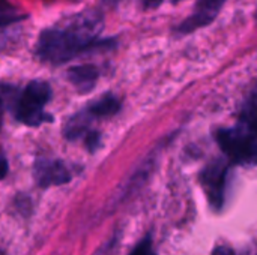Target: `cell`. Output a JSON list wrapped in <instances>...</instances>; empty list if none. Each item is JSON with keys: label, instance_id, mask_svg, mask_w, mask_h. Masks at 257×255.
I'll return each mask as SVG.
<instances>
[{"label": "cell", "instance_id": "cell-1", "mask_svg": "<svg viewBox=\"0 0 257 255\" xmlns=\"http://www.w3.org/2000/svg\"><path fill=\"white\" fill-rule=\"evenodd\" d=\"M104 26L96 11H84L69 17L62 26L41 33L36 53L44 62L63 63L93 47Z\"/></svg>", "mask_w": 257, "mask_h": 255}, {"label": "cell", "instance_id": "cell-2", "mask_svg": "<svg viewBox=\"0 0 257 255\" xmlns=\"http://www.w3.org/2000/svg\"><path fill=\"white\" fill-rule=\"evenodd\" d=\"M217 141L230 162L257 165V128L241 120L236 126L220 129Z\"/></svg>", "mask_w": 257, "mask_h": 255}, {"label": "cell", "instance_id": "cell-3", "mask_svg": "<svg viewBox=\"0 0 257 255\" xmlns=\"http://www.w3.org/2000/svg\"><path fill=\"white\" fill-rule=\"evenodd\" d=\"M51 98V89L44 81H32L26 86L23 92L18 90L15 102L11 108L15 117L29 125L36 126L48 120L50 117L45 114L44 108Z\"/></svg>", "mask_w": 257, "mask_h": 255}, {"label": "cell", "instance_id": "cell-4", "mask_svg": "<svg viewBox=\"0 0 257 255\" xmlns=\"http://www.w3.org/2000/svg\"><path fill=\"white\" fill-rule=\"evenodd\" d=\"M227 180H229V165L221 159L211 162L200 174L202 188L208 197L209 204L215 210H220L224 206Z\"/></svg>", "mask_w": 257, "mask_h": 255}, {"label": "cell", "instance_id": "cell-5", "mask_svg": "<svg viewBox=\"0 0 257 255\" xmlns=\"http://www.w3.org/2000/svg\"><path fill=\"white\" fill-rule=\"evenodd\" d=\"M35 179L39 186L47 188L68 183L71 180V173L60 161L38 159L35 164Z\"/></svg>", "mask_w": 257, "mask_h": 255}, {"label": "cell", "instance_id": "cell-6", "mask_svg": "<svg viewBox=\"0 0 257 255\" xmlns=\"http://www.w3.org/2000/svg\"><path fill=\"white\" fill-rule=\"evenodd\" d=\"M224 2L226 0H199L193 15L181 24L179 30L182 33H188L193 32L194 29L206 26L217 17Z\"/></svg>", "mask_w": 257, "mask_h": 255}, {"label": "cell", "instance_id": "cell-7", "mask_svg": "<svg viewBox=\"0 0 257 255\" xmlns=\"http://www.w3.org/2000/svg\"><path fill=\"white\" fill-rule=\"evenodd\" d=\"M68 78L75 87L86 92V90L92 89V86L98 80V71L92 65H81V66H75V68L69 69Z\"/></svg>", "mask_w": 257, "mask_h": 255}, {"label": "cell", "instance_id": "cell-8", "mask_svg": "<svg viewBox=\"0 0 257 255\" xmlns=\"http://www.w3.org/2000/svg\"><path fill=\"white\" fill-rule=\"evenodd\" d=\"M120 104L119 101L111 96V95H107L104 98H101L98 102H93L90 107H87V113L93 117V119H101V117H108V116H113L114 113H117Z\"/></svg>", "mask_w": 257, "mask_h": 255}, {"label": "cell", "instance_id": "cell-9", "mask_svg": "<svg viewBox=\"0 0 257 255\" xmlns=\"http://www.w3.org/2000/svg\"><path fill=\"white\" fill-rule=\"evenodd\" d=\"M92 120H93V117L87 113V110H84V111L75 114V116H74L72 119H69V122L66 123L65 135H66L68 138H77V137L86 134Z\"/></svg>", "mask_w": 257, "mask_h": 255}, {"label": "cell", "instance_id": "cell-10", "mask_svg": "<svg viewBox=\"0 0 257 255\" xmlns=\"http://www.w3.org/2000/svg\"><path fill=\"white\" fill-rule=\"evenodd\" d=\"M24 17V12H21L15 5L8 0H0V27L17 23Z\"/></svg>", "mask_w": 257, "mask_h": 255}, {"label": "cell", "instance_id": "cell-11", "mask_svg": "<svg viewBox=\"0 0 257 255\" xmlns=\"http://www.w3.org/2000/svg\"><path fill=\"white\" fill-rule=\"evenodd\" d=\"M241 120L247 122L248 125L257 128V93L248 98V101L244 105Z\"/></svg>", "mask_w": 257, "mask_h": 255}, {"label": "cell", "instance_id": "cell-12", "mask_svg": "<svg viewBox=\"0 0 257 255\" xmlns=\"http://www.w3.org/2000/svg\"><path fill=\"white\" fill-rule=\"evenodd\" d=\"M130 255H157L155 254V249H154V245H152V239L148 236L145 237L133 251Z\"/></svg>", "mask_w": 257, "mask_h": 255}, {"label": "cell", "instance_id": "cell-13", "mask_svg": "<svg viewBox=\"0 0 257 255\" xmlns=\"http://www.w3.org/2000/svg\"><path fill=\"white\" fill-rule=\"evenodd\" d=\"M212 255H236V254H235V251H233V249H230L229 246L221 245V246H217V248L214 249Z\"/></svg>", "mask_w": 257, "mask_h": 255}, {"label": "cell", "instance_id": "cell-14", "mask_svg": "<svg viewBox=\"0 0 257 255\" xmlns=\"http://www.w3.org/2000/svg\"><path fill=\"white\" fill-rule=\"evenodd\" d=\"M113 246H114V240H111L110 243H107V245H104V246H101L96 252L93 255H110V252L113 251Z\"/></svg>", "mask_w": 257, "mask_h": 255}, {"label": "cell", "instance_id": "cell-15", "mask_svg": "<svg viewBox=\"0 0 257 255\" xmlns=\"http://www.w3.org/2000/svg\"><path fill=\"white\" fill-rule=\"evenodd\" d=\"M8 173V162L5 159V156L0 153V179H3Z\"/></svg>", "mask_w": 257, "mask_h": 255}, {"label": "cell", "instance_id": "cell-16", "mask_svg": "<svg viewBox=\"0 0 257 255\" xmlns=\"http://www.w3.org/2000/svg\"><path fill=\"white\" fill-rule=\"evenodd\" d=\"M161 2L163 0H143V3H145L146 8H157Z\"/></svg>", "mask_w": 257, "mask_h": 255}, {"label": "cell", "instance_id": "cell-17", "mask_svg": "<svg viewBox=\"0 0 257 255\" xmlns=\"http://www.w3.org/2000/svg\"><path fill=\"white\" fill-rule=\"evenodd\" d=\"M104 2H107V3H114V2H117V0H104Z\"/></svg>", "mask_w": 257, "mask_h": 255}, {"label": "cell", "instance_id": "cell-18", "mask_svg": "<svg viewBox=\"0 0 257 255\" xmlns=\"http://www.w3.org/2000/svg\"><path fill=\"white\" fill-rule=\"evenodd\" d=\"M170 2H178V0H170Z\"/></svg>", "mask_w": 257, "mask_h": 255}, {"label": "cell", "instance_id": "cell-19", "mask_svg": "<svg viewBox=\"0 0 257 255\" xmlns=\"http://www.w3.org/2000/svg\"><path fill=\"white\" fill-rule=\"evenodd\" d=\"M0 110H2V108H0Z\"/></svg>", "mask_w": 257, "mask_h": 255}, {"label": "cell", "instance_id": "cell-20", "mask_svg": "<svg viewBox=\"0 0 257 255\" xmlns=\"http://www.w3.org/2000/svg\"><path fill=\"white\" fill-rule=\"evenodd\" d=\"M0 255H2V254H0Z\"/></svg>", "mask_w": 257, "mask_h": 255}]
</instances>
